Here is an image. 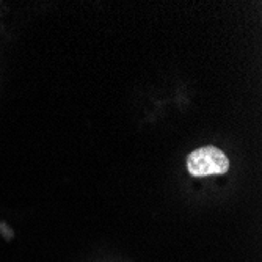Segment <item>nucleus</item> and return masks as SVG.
I'll list each match as a JSON object with an SVG mask.
<instances>
[{
  "mask_svg": "<svg viewBox=\"0 0 262 262\" xmlns=\"http://www.w3.org/2000/svg\"><path fill=\"white\" fill-rule=\"evenodd\" d=\"M187 170L195 178L225 174L229 170V159L215 146H204L188 154Z\"/></svg>",
  "mask_w": 262,
  "mask_h": 262,
  "instance_id": "obj_1",
  "label": "nucleus"
}]
</instances>
